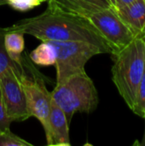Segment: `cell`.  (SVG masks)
<instances>
[{
	"instance_id": "7c38bea8",
	"label": "cell",
	"mask_w": 145,
	"mask_h": 146,
	"mask_svg": "<svg viewBox=\"0 0 145 146\" xmlns=\"http://www.w3.org/2000/svg\"><path fill=\"white\" fill-rule=\"evenodd\" d=\"M132 110L134 112V114L144 118L145 112V71L141 80V82L139 84L136 95L135 103Z\"/></svg>"
},
{
	"instance_id": "cb8c5ba5",
	"label": "cell",
	"mask_w": 145,
	"mask_h": 146,
	"mask_svg": "<svg viewBox=\"0 0 145 146\" xmlns=\"http://www.w3.org/2000/svg\"><path fill=\"white\" fill-rule=\"evenodd\" d=\"M144 3H145V0H144Z\"/></svg>"
},
{
	"instance_id": "8992f818",
	"label": "cell",
	"mask_w": 145,
	"mask_h": 146,
	"mask_svg": "<svg viewBox=\"0 0 145 146\" xmlns=\"http://www.w3.org/2000/svg\"><path fill=\"white\" fill-rule=\"evenodd\" d=\"M21 80L24 88L26 107L29 117H35L42 124L45 136L49 133V115L50 111V92H48L44 80L33 76L29 79L25 71L21 75Z\"/></svg>"
},
{
	"instance_id": "3957f363",
	"label": "cell",
	"mask_w": 145,
	"mask_h": 146,
	"mask_svg": "<svg viewBox=\"0 0 145 146\" xmlns=\"http://www.w3.org/2000/svg\"><path fill=\"white\" fill-rule=\"evenodd\" d=\"M51 99L63 110L70 124L75 113H91L98 105V94L85 71L75 74L56 84Z\"/></svg>"
},
{
	"instance_id": "6da1fadb",
	"label": "cell",
	"mask_w": 145,
	"mask_h": 146,
	"mask_svg": "<svg viewBox=\"0 0 145 146\" xmlns=\"http://www.w3.org/2000/svg\"><path fill=\"white\" fill-rule=\"evenodd\" d=\"M1 33L20 32L41 41H83L96 44L112 54L107 41L85 18L63 11L48 2L46 10L32 18L23 19L10 27L0 28Z\"/></svg>"
},
{
	"instance_id": "603a6c76",
	"label": "cell",
	"mask_w": 145,
	"mask_h": 146,
	"mask_svg": "<svg viewBox=\"0 0 145 146\" xmlns=\"http://www.w3.org/2000/svg\"><path fill=\"white\" fill-rule=\"evenodd\" d=\"M0 133H1V130H0Z\"/></svg>"
},
{
	"instance_id": "277c9868",
	"label": "cell",
	"mask_w": 145,
	"mask_h": 146,
	"mask_svg": "<svg viewBox=\"0 0 145 146\" xmlns=\"http://www.w3.org/2000/svg\"><path fill=\"white\" fill-rule=\"evenodd\" d=\"M56 53V84L85 71L86 62L94 56L105 53L99 46L83 41H48Z\"/></svg>"
},
{
	"instance_id": "44dd1931",
	"label": "cell",
	"mask_w": 145,
	"mask_h": 146,
	"mask_svg": "<svg viewBox=\"0 0 145 146\" xmlns=\"http://www.w3.org/2000/svg\"><path fill=\"white\" fill-rule=\"evenodd\" d=\"M144 119H145V112H144Z\"/></svg>"
},
{
	"instance_id": "7a4b0ae2",
	"label": "cell",
	"mask_w": 145,
	"mask_h": 146,
	"mask_svg": "<svg viewBox=\"0 0 145 146\" xmlns=\"http://www.w3.org/2000/svg\"><path fill=\"white\" fill-rule=\"evenodd\" d=\"M114 56L113 82L127 106L132 110L145 71V42L141 39H134Z\"/></svg>"
},
{
	"instance_id": "2e32d148",
	"label": "cell",
	"mask_w": 145,
	"mask_h": 146,
	"mask_svg": "<svg viewBox=\"0 0 145 146\" xmlns=\"http://www.w3.org/2000/svg\"><path fill=\"white\" fill-rule=\"evenodd\" d=\"M84 1H86V2L91 3H93V4H95V5H97L98 7L103 8V9L113 7L109 0H84Z\"/></svg>"
},
{
	"instance_id": "5b68a950",
	"label": "cell",
	"mask_w": 145,
	"mask_h": 146,
	"mask_svg": "<svg viewBox=\"0 0 145 146\" xmlns=\"http://www.w3.org/2000/svg\"><path fill=\"white\" fill-rule=\"evenodd\" d=\"M24 70L9 69L0 77V91L6 114L11 121H25L29 117L26 99L21 75Z\"/></svg>"
},
{
	"instance_id": "ba28073f",
	"label": "cell",
	"mask_w": 145,
	"mask_h": 146,
	"mask_svg": "<svg viewBox=\"0 0 145 146\" xmlns=\"http://www.w3.org/2000/svg\"><path fill=\"white\" fill-rule=\"evenodd\" d=\"M119 17L127 26L135 39L145 42V3L136 0L122 8L115 9Z\"/></svg>"
},
{
	"instance_id": "ffe728a7",
	"label": "cell",
	"mask_w": 145,
	"mask_h": 146,
	"mask_svg": "<svg viewBox=\"0 0 145 146\" xmlns=\"http://www.w3.org/2000/svg\"><path fill=\"white\" fill-rule=\"evenodd\" d=\"M49 1H51V0H46V2H49Z\"/></svg>"
},
{
	"instance_id": "d6986e66",
	"label": "cell",
	"mask_w": 145,
	"mask_h": 146,
	"mask_svg": "<svg viewBox=\"0 0 145 146\" xmlns=\"http://www.w3.org/2000/svg\"><path fill=\"white\" fill-rule=\"evenodd\" d=\"M111 3V5L115 8V0H109Z\"/></svg>"
},
{
	"instance_id": "9c48e42d",
	"label": "cell",
	"mask_w": 145,
	"mask_h": 146,
	"mask_svg": "<svg viewBox=\"0 0 145 146\" xmlns=\"http://www.w3.org/2000/svg\"><path fill=\"white\" fill-rule=\"evenodd\" d=\"M3 34V44L9 56L18 65L22 66L21 54L24 50V33L20 32H6Z\"/></svg>"
},
{
	"instance_id": "5bb4252c",
	"label": "cell",
	"mask_w": 145,
	"mask_h": 146,
	"mask_svg": "<svg viewBox=\"0 0 145 146\" xmlns=\"http://www.w3.org/2000/svg\"><path fill=\"white\" fill-rule=\"evenodd\" d=\"M8 4H9L13 9L19 11H27L30 10L46 0H7Z\"/></svg>"
},
{
	"instance_id": "30bf717a",
	"label": "cell",
	"mask_w": 145,
	"mask_h": 146,
	"mask_svg": "<svg viewBox=\"0 0 145 146\" xmlns=\"http://www.w3.org/2000/svg\"><path fill=\"white\" fill-rule=\"evenodd\" d=\"M30 59L39 66H53L56 64V53L55 47L48 41H42L29 55Z\"/></svg>"
},
{
	"instance_id": "7402d4cb",
	"label": "cell",
	"mask_w": 145,
	"mask_h": 146,
	"mask_svg": "<svg viewBox=\"0 0 145 146\" xmlns=\"http://www.w3.org/2000/svg\"><path fill=\"white\" fill-rule=\"evenodd\" d=\"M1 35H2V33H1V32H0V36H1Z\"/></svg>"
},
{
	"instance_id": "52a82bcc",
	"label": "cell",
	"mask_w": 145,
	"mask_h": 146,
	"mask_svg": "<svg viewBox=\"0 0 145 146\" xmlns=\"http://www.w3.org/2000/svg\"><path fill=\"white\" fill-rule=\"evenodd\" d=\"M69 123L63 110L51 99L49 115V133L46 135L50 146H70Z\"/></svg>"
},
{
	"instance_id": "e0dca14e",
	"label": "cell",
	"mask_w": 145,
	"mask_h": 146,
	"mask_svg": "<svg viewBox=\"0 0 145 146\" xmlns=\"http://www.w3.org/2000/svg\"><path fill=\"white\" fill-rule=\"evenodd\" d=\"M134 1H136V0H115V5L114 9L122 8L124 6H126L130 3H132Z\"/></svg>"
},
{
	"instance_id": "ac0fdd59",
	"label": "cell",
	"mask_w": 145,
	"mask_h": 146,
	"mask_svg": "<svg viewBox=\"0 0 145 146\" xmlns=\"http://www.w3.org/2000/svg\"><path fill=\"white\" fill-rule=\"evenodd\" d=\"M3 4H8V1L7 0H0V6L3 5Z\"/></svg>"
},
{
	"instance_id": "4fadbf2b",
	"label": "cell",
	"mask_w": 145,
	"mask_h": 146,
	"mask_svg": "<svg viewBox=\"0 0 145 146\" xmlns=\"http://www.w3.org/2000/svg\"><path fill=\"white\" fill-rule=\"evenodd\" d=\"M0 146H32V145L12 133L10 130H7L0 133Z\"/></svg>"
},
{
	"instance_id": "9a60e30c",
	"label": "cell",
	"mask_w": 145,
	"mask_h": 146,
	"mask_svg": "<svg viewBox=\"0 0 145 146\" xmlns=\"http://www.w3.org/2000/svg\"><path fill=\"white\" fill-rule=\"evenodd\" d=\"M11 122L12 121H10V119L8 117V115L6 114L3 100L1 91H0V130H1V132L9 130Z\"/></svg>"
},
{
	"instance_id": "8fae6325",
	"label": "cell",
	"mask_w": 145,
	"mask_h": 146,
	"mask_svg": "<svg viewBox=\"0 0 145 146\" xmlns=\"http://www.w3.org/2000/svg\"><path fill=\"white\" fill-rule=\"evenodd\" d=\"M10 68L20 71L24 70L22 66L18 65L9 56L3 44V34H2L0 36V77Z\"/></svg>"
}]
</instances>
